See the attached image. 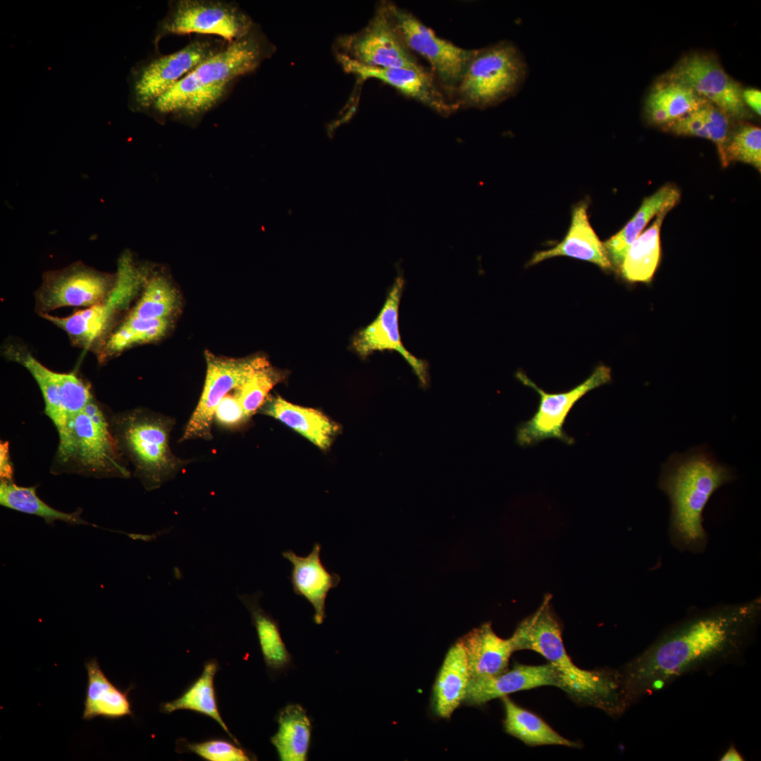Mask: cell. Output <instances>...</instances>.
Instances as JSON below:
<instances>
[{
    "label": "cell",
    "instance_id": "1",
    "mask_svg": "<svg viewBox=\"0 0 761 761\" xmlns=\"http://www.w3.org/2000/svg\"><path fill=\"white\" fill-rule=\"evenodd\" d=\"M760 600L689 617L662 635L621 674L629 704L696 668L736 657L758 623Z\"/></svg>",
    "mask_w": 761,
    "mask_h": 761
},
{
    "label": "cell",
    "instance_id": "2",
    "mask_svg": "<svg viewBox=\"0 0 761 761\" xmlns=\"http://www.w3.org/2000/svg\"><path fill=\"white\" fill-rule=\"evenodd\" d=\"M274 47L255 25L246 35L225 44L158 98L147 114L194 127L229 96L235 83L257 69Z\"/></svg>",
    "mask_w": 761,
    "mask_h": 761
},
{
    "label": "cell",
    "instance_id": "3",
    "mask_svg": "<svg viewBox=\"0 0 761 761\" xmlns=\"http://www.w3.org/2000/svg\"><path fill=\"white\" fill-rule=\"evenodd\" d=\"M514 652L530 650L544 657L555 668L558 688L581 704L610 714L628 707L621 674L610 670H586L571 660L563 643L561 626L547 595L539 608L524 619L510 637Z\"/></svg>",
    "mask_w": 761,
    "mask_h": 761
},
{
    "label": "cell",
    "instance_id": "4",
    "mask_svg": "<svg viewBox=\"0 0 761 761\" xmlns=\"http://www.w3.org/2000/svg\"><path fill=\"white\" fill-rule=\"evenodd\" d=\"M734 478L706 445L672 454L662 464L658 486L670 501L669 531L676 546L695 552L705 548L703 510L714 493Z\"/></svg>",
    "mask_w": 761,
    "mask_h": 761
},
{
    "label": "cell",
    "instance_id": "5",
    "mask_svg": "<svg viewBox=\"0 0 761 761\" xmlns=\"http://www.w3.org/2000/svg\"><path fill=\"white\" fill-rule=\"evenodd\" d=\"M111 416L94 397L58 433L51 472L97 478H128L130 471L112 433Z\"/></svg>",
    "mask_w": 761,
    "mask_h": 761
},
{
    "label": "cell",
    "instance_id": "6",
    "mask_svg": "<svg viewBox=\"0 0 761 761\" xmlns=\"http://www.w3.org/2000/svg\"><path fill=\"white\" fill-rule=\"evenodd\" d=\"M173 424L171 418L143 408L111 414V431L117 445L147 490L159 488L188 463L170 448Z\"/></svg>",
    "mask_w": 761,
    "mask_h": 761
},
{
    "label": "cell",
    "instance_id": "7",
    "mask_svg": "<svg viewBox=\"0 0 761 761\" xmlns=\"http://www.w3.org/2000/svg\"><path fill=\"white\" fill-rule=\"evenodd\" d=\"M528 73L524 54L509 40L476 49L454 92L456 104L480 109L497 106L519 92Z\"/></svg>",
    "mask_w": 761,
    "mask_h": 761
},
{
    "label": "cell",
    "instance_id": "8",
    "mask_svg": "<svg viewBox=\"0 0 761 761\" xmlns=\"http://www.w3.org/2000/svg\"><path fill=\"white\" fill-rule=\"evenodd\" d=\"M115 274L112 290L99 303L66 317L41 316L64 330L73 345L97 354L149 276L148 270L137 265L129 253L121 256Z\"/></svg>",
    "mask_w": 761,
    "mask_h": 761
},
{
    "label": "cell",
    "instance_id": "9",
    "mask_svg": "<svg viewBox=\"0 0 761 761\" xmlns=\"http://www.w3.org/2000/svg\"><path fill=\"white\" fill-rule=\"evenodd\" d=\"M225 42L223 39L201 35L178 51L166 55L156 53L139 62L128 75L129 109L146 113L158 98Z\"/></svg>",
    "mask_w": 761,
    "mask_h": 761
},
{
    "label": "cell",
    "instance_id": "10",
    "mask_svg": "<svg viewBox=\"0 0 761 761\" xmlns=\"http://www.w3.org/2000/svg\"><path fill=\"white\" fill-rule=\"evenodd\" d=\"M166 14L156 25L153 44L170 35L197 33L233 42L254 27L252 18L237 3L226 0H171Z\"/></svg>",
    "mask_w": 761,
    "mask_h": 761
},
{
    "label": "cell",
    "instance_id": "11",
    "mask_svg": "<svg viewBox=\"0 0 761 761\" xmlns=\"http://www.w3.org/2000/svg\"><path fill=\"white\" fill-rule=\"evenodd\" d=\"M524 385L534 390L540 396L538 409L532 417L516 428V443L524 447L533 446L546 439L555 438L571 445L574 439L564 431L566 419L575 404L590 391L612 380L611 369L605 365L595 368L582 383L571 390L550 393L538 387L521 371L515 374Z\"/></svg>",
    "mask_w": 761,
    "mask_h": 761
},
{
    "label": "cell",
    "instance_id": "12",
    "mask_svg": "<svg viewBox=\"0 0 761 761\" xmlns=\"http://www.w3.org/2000/svg\"><path fill=\"white\" fill-rule=\"evenodd\" d=\"M3 354L25 367L35 380L44 400V413L58 433L94 397L90 385L75 372L59 373L48 369L22 344H4Z\"/></svg>",
    "mask_w": 761,
    "mask_h": 761
},
{
    "label": "cell",
    "instance_id": "13",
    "mask_svg": "<svg viewBox=\"0 0 761 761\" xmlns=\"http://www.w3.org/2000/svg\"><path fill=\"white\" fill-rule=\"evenodd\" d=\"M342 54L367 66L426 69L419 63L398 31L388 1L378 4L368 24L338 41Z\"/></svg>",
    "mask_w": 761,
    "mask_h": 761
},
{
    "label": "cell",
    "instance_id": "14",
    "mask_svg": "<svg viewBox=\"0 0 761 761\" xmlns=\"http://www.w3.org/2000/svg\"><path fill=\"white\" fill-rule=\"evenodd\" d=\"M206 377L198 404L185 426L180 441L213 438L215 411L225 396L237 389L256 369L269 364L264 356L242 359L206 353Z\"/></svg>",
    "mask_w": 761,
    "mask_h": 761
},
{
    "label": "cell",
    "instance_id": "15",
    "mask_svg": "<svg viewBox=\"0 0 761 761\" xmlns=\"http://www.w3.org/2000/svg\"><path fill=\"white\" fill-rule=\"evenodd\" d=\"M662 77L688 86L731 119L750 117L743 100L741 85L725 71L712 54H686Z\"/></svg>",
    "mask_w": 761,
    "mask_h": 761
},
{
    "label": "cell",
    "instance_id": "16",
    "mask_svg": "<svg viewBox=\"0 0 761 761\" xmlns=\"http://www.w3.org/2000/svg\"><path fill=\"white\" fill-rule=\"evenodd\" d=\"M394 23L408 48L423 56L448 91L454 92L476 49L442 39L412 13L388 1Z\"/></svg>",
    "mask_w": 761,
    "mask_h": 761
},
{
    "label": "cell",
    "instance_id": "17",
    "mask_svg": "<svg viewBox=\"0 0 761 761\" xmlns=\"http://www.w3.org/2000/svg\"><path fill=\"white\" fill-rule=\"evenodd\" d=\"M115 281L116 274L82 263L48 271L35 292L36 310L41 315L63 307H92L111 292Z\"/></svg>",
    "mask_w": 761,
    "mask_h": 761
},
{
    "label": "cell",
    "instance_id": "18",
    "mask_svg": "<svg viewBox=\"0 0 761 761\" xmlns=\"http://www.w3.org/2000/svg\"><path fill=\"white\" fill-rule=\"evenodd\" d=\"M404 283L403 276L399 274L378 315L355 335L352 345L362 357H366L375 351H396L411 366L421 386L427 387L429 378L428 363L409 352L401 340L399 306Z\"/></svg>",
    "mask_w": 761,
    "mask_h": 761
},
{
    "label": "cell",
    "instance_id": "19",
    "mask_svg": "<svg viewBox=\"0 0 761 761\" xmlns=\"http://www.w3.org/2000/svg\"><path fill=\"white\" fill-rule=\"evenodd\" d=\"M337 58L346 72L361 80H379L442 116H449L458 108L445 96L433 75L426 70L367 66L342 54H338Z\"/></svg>",
    "mask_w": 761,
    "mask_h": 761
},
{
    "label": "cell",
    "instance_id": "20",
    "mask_svg": "<svg viewBox=\"0 0 761 761\" xmlns=\"http://www.w3.org/2000/svg\"><path fill=\"white\" fill-rule=\"evenodd\" d=\"M321 552V545L315 543L307 556H299L291 550L282 552V556L292 564L290 579L292 590L313 606V620L316 624H321L326 619L328 594L341 580L339 574L330 571L323 563Z\"/></svg>",
    "mask_w": 761,
    "mask_h": 761
},
{
    "label": "cell",
    "instance_id": "21",
    "mask_svg": "<svg viewBox=\"0 0 761 761\" xmlns=\"http://www.w3.org/2000/svg\"><path fill=\"white\" fill-rule=\"evenodd\" d=\"M545 686L557 688L559 686L556 671L550 663L543 665L516 663L512 669L498 675L470 679L464 703L481 706L512 693Z\"/></svg>",
    "mask_w": 761,
    "mask_h": 761
},
{
    "label": "cell",
    "instance_id": "22",
    "mask_svg": "<svg viewBox=\"0 0 761 761\" xmlns=\"http://www.w3.org/2000/svg\"><path fill=\"white\" fill-rule=\"evenodd\" d=\"M588 207L587 201L575 206L571 212V225L564 238L554 247L535 253L528 266L552 257L565 256L591 262L603 270L612 269L603 242L590 224Z\"/></svg>",
    "mask_w": 761,
    "mask_h": 761
},
{
    "label": "cell",
    "instance_id": "23",
    "mask_svg": "<svg viewBox=\"0 0 761 761\" xmlns=\"http://www.w3.org/2000/svg\"><path fill=\"white\" fill-rule=\"evenodd\" d=\"M464 648L470 679L494 676L507 670L514 652L510 638H500L487 623L459 639Z\"/></svg>",
    "mask_w": 761,
    "mask_h": 761
},
{
    "label": "cell",
    "instance_id": "24",
    "mask_svg": "<svg viewBox=\"0 0 761 761\" xmlns=\"http://www.w3.org/2000/svg\"><path fill=\"white\" fill-rule=\"evenodd\" d=\"M293 429L321 450L328 449L339 430L338 425L314 409L290 403L280 395L268 397L259 409Z\"/></svg>",
    "mask_w": 761,
    "mask_h": 761
},
{
    "label": "cell",
    "instance_id": "25",
    "mask_svg": "<svg viewBox=\"0 0 761 761\" xmlns=\"http://www.w3.org/2000/svg\"><path fill=\"white\" fill-rule=\"evenodd\" d=\"M469 680L466 655L459 640L447 650L433 685L431 706L435 715L451 717L464 702Z\"/></svg>",
    "mask_w": 761,
    "mask_h": 761
},
{
    "label": "cell",
    "instance_id": "26",
    "mask_svg": "<svg viewBox=\"0 0 761 761\" xmlns=\"http://www.w3.org/2000/svg\"><path fill=\"white\" fill-rule=\"evenodd\" d=\"M710 102L688 86L660 77L645 101V116L648 123L664 126Z\"/></svg>",
    "mask_w": 761,
    "mask_h": 761
},
{
    "label": "cell",
    "instance_id": "27",
    "mask_svg": "<svg viewBox=\"0 0 761 761\" xmlns=\"http://www.w3.org/2000/svg\"><path fill=\"white\" fill-rule=\"evenodd\" d=\"M679 198L678 189L671 185H665L644 199L638 211L624 228L603 242L613 268L619 271L629 247L650 221L662 211L672 209Z\"/></svg>",
    "mask_w": 761,
    "mask_h": 761
},
{
    "label": "cell",
    "instance_id": "28",
    "mask_svg": "<svg viewBox=\"0 0 761 761\" xmlns=\"http://www.w3.org/2000/svg\"><path fill=\"white\" fill-rule=\"evenodd\" d=\"M87 684L82 719H119L132 715L128 691H122L106 677L96 658L86 662Z\"/></svg>",
    "mask_w": 761,
    "mask_h": 761
},
{
    "label": "cell",
    "instance_id": "29",
    "mask_svg": "<svg viewBox=\"0 0 761 761\" xmlns=\"http://www.w3.org/2000/svg\"><path fill=\"white\" fill-rule=\"evenodd\" d=\"M261 591L238 598L250 613L266 668L271 674H279L292 665V657L281 636L279 623L259 604Z\"/></svg>",
    "mask_w": 761,
    "mask_h": 761
},
{
    "label": "cell",
    "instance_id": "30",
    "mask_svg": "<svg viewBox=\"0 0 761 761\" xmlns=\"http://www.w3.org/2000/svg\"><path fill=\"white\" fill-rule=\"evenodd\" d=\"M731 118L710 102L662 126L664 131L680 136H694L713 142L723 167L728 166L725 148L731 134Z\"/></svg>",
    "mask_w": 761,
    "mask_h": 761
},
{
    "label": "cell",
    "instance_id": "31",
    "mask_svg": "<svg viewBox=\"0 0 761 761\" xmlns=\"http://www.w3.org/2000/svg\"><path fill=\"white\" fill-rule=\"evenodd\" d=\"M278 731L271 738L282 761H305L311 743L312 726L305 710L290 704L279 712Z\"/></svg>",
    "mask_w": 761,
    "mask_h": 761
},
{
    "label": "cell",
    "instance_id": "32",
    "mask_svg": "<svg viewBox=\"0 0 761 761\" xmlns=\"http://www.w3.org/2000/svg\"><path fill=\"white\" fill-rule=\"evenodd\" d=\"M669 209L657 215L652 225L629 247L619 268L621 276L631 283H650L661 259L660 230Z\"/></svg>",
    "mask_w": 761,
    "mask_h": 761
},
{
    "label": "cell",
    "instance_id": "33",
    "mask_svg": "<svg viewBox=\"0 0 761 761\" xmlns=\"http://www.w3.org/2000/svg\"><path fill=\"white\" fill-rule=\"evenodd\" d=\"M501 698L505 709V731L526 745H557L576 748L581 746L578 742L562 736L538 715L519 706L507 696Z\"/></svg>",
    "mask_w": 761,
    "mask_h": 761
},
{
    "label": "cell",
    "instance_id": "34",
    "mask_svg": "<svg viewBox=\"0 0 761 761\" xmlns=\"http://www.w3.org/2000/svg\"><path fill=\"white\" fill-rule=\"evenodd\" d=\"M218 670V664L216 660H211L206 662L200 676L179 698L162 704L161 710L170 714L179 710H189L208 716L221 726L233 742L240 745L230 733L218 710L214 684Z\"/></svg>",
    "mask_w": 761,
    "mask_h": 761
},
{
    "label": "cell",
    "instance_id": "35",
    "mask_svg": "<svg viewBox=\"0 0 761 761\" xmlns=\"http://www.w3.org/2000/svg\"><path fill=\"white\" fill-rule=\"evenodd\" d=\"M168 327V318L140 319L127 316L97 353L98 361L104 364L134 345L157 341Z\"/></svg>",
    "mask_w": 761,
    "mask_h": 761
},
{
    "label": "cell",
    "instance_id": "36",
    "mask_svg": "<svg viewBox=\"0 0 761 761\" xmlns=\"http://www.w3.org/2000/svg\"><path fill=\"white\" fill-rule=\"evenodd\" d=\"M36 490V485L23 487L13 481L1 480L0 504L8 509L42 517L49 524L62 521L70 524H88L80 517L81 510L73 513L57 510L42 500Z\"/></svg>",
    "mask_w": 761,
    "mask_h": 761
},
{
    "label": "cell",
    "instance_id": "37",
    "mask_svg": "<svg viewBox=\"0 0 761 761\" xmlns=\"http://www.w3.org/2000/svg\"><path fill=\"white\" fill-rule=\"evenodd\" d=\"M178 304L175 287L161 274L148 276L142 295L128 314L140 319L168 318Z\"/></svg>",
    "mask_w": 761,
    "mask_h": 761
},
{
    "label": "cell",
    "instance_id": "38",
    "mask_svg": "<svg viewBox=\"0 0 761 761\" xmlns=\"http://www.w3.org/2000/svg\"><path fill=\"white\" fill-rule=\"evenodd\" d=\"M285 378V372L268 364L256 369L233 391L249 419L264 405L271 389Z\"/></svg>",
    "mask_w": 761,
    "mask_h": 761
},
{
    "label": "cell",
    "instance_id": "39",
    "mask_svg": "<svg viewBox=\"0 0 761 761\" xmlns=\"http://www.w3.org/2000/svg\"><path fill=\"white\" fill-rule=\"evenodd\" d=\"M728 164L740 161L761 171V129L751 123L740 125L731 132L725 148Z\"/></svg>",
    "mask_w": 761,
    "mask_h": 761
},
{
    "label": "cell",
    "instance_id": "40",
    "mask_svg": "<svg viewBox=\"0 0 761 761\" xmlns=\"http://www.w3.org/2000/svg\"><path fill=\"white\" fill-rule=\"evenodd\" d=\"M179 752H190L209 761H249L256 760L252 753L240 745L224 739H211L199 743L179 740Z\"/></svg>",
    "mask_w": 761,
    "mask_h": 761
},
{
    "label": "cell",
    "instance_id": "41",
    "mask_svg": "<svg viewBox=\"0 0 761 761\" xmlns=\"http://www.w3.org/2000/svg\"><path fill=\"white\" fill-rule=\"evenodd\" d=\"M214 420L221 427L230 430L240 428L249 419L233 392L225 396L220 402L215 411Z\"/></svg>",
    "mask_w": 761,
    "mask_h": 761
},
{
    "label": "cell",
    "instance_id": "42",
    "mask_svg": "<svg viewBox=\"0 0 761 761\" xmlns=\"http://www.w3.org/2000/svg\"><path fill=\"white\" fill-rule=\"evenodd\" d=\"M14 469L9 454V443L1 441L0 444V476L1 480L13 481Z\"/></svg>",
    "mask_w": 761,
    "mask_h": 761
},
{
    "label": "cell",
    "instance_id": "43",
    "mask_svg": "<svg viewBox=\"0 0 761 761\" xmlns=\"http://www.w3.org/2000/svg\"><path fill=\"white\" fill-rule=\"evenodd\" d=\"M742 97L745 106L760 116L761 110L760 90L755 88L743 89Z\"/></svg>",
    "mask_w": 761,
    "mask_h": 761
},
{
    "label": "cell",
    "instance_id": "44",
    "mask_svg": "<svg viewBox=\"0 0 761 761\" xmlns=\"http://www.w3.org/2000/svg\"><path fill=\"white\" fill-rule=\"evenodd\" d=\"M722 761H741L743 760L741 755L734 747H731L720 760Z\"/></svg>",
    "mask_w": 761,
    "mask_h": 761
}]
</instances>
